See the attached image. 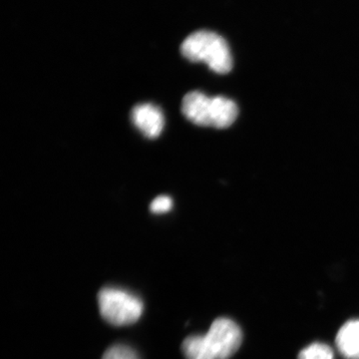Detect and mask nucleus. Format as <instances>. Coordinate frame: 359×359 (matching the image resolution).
Returning <instances> with one entry per match:
<instances>
[{
    "label": "nucleus",
    "mask_w": 359,
    "mask_h": 359,
    "mask_svg": "<svg viewBox=\"0 0 359 359\" xmlns=\"http://www.w3.org/2000/svg\"><path fill=\"white\" fill-rule=\"evenodd\" d=\"M131 119L136 128L147 138H157L164 129V115L154 104L143 103L135 106L131 112Z\"/></svg>",
    "instance_id": "39448f33"
},
{
    "label": "nucleus",
    "mask_w": 359,
    "mask_h": 359,
    "mask_svg": "<svg viewBox=\"0 0 359 359\" xmlns=\"http://www.w3.org/2000/svg\"><path fill=\"white\" fill-rule=\"evenodd\" d=\"M240 327L230 318H218L205 334L191 335L183 342L187 359H229L242 344Z\"/></svg>",
    "instance_id": "f257e3e1"
},
{
    "label": "nucleus",
    "mask_w": 359,
    "mask_h": 359,
    "mask_svg": "<svg viewBox=\"0 0 359 359\" xmlns=\"http://www.w3.org/2000/svg\"><path fill=\"white\" fill-rule=\"evenodd\" d=\"M337 349L347 359H359V320L347 321L337 335Z\"/></svg>",
    "instance_id": "423d86ee"
},
{
    "label": "nucleus",
    "mask_w": 359,
    "mask_h": 359,
    "mask_svg": "<svg viewBox=\"0 0 359 359\" xmlns=\"http://www.w3.org/2000/svg\"><path fill=\"white\" fill-rule=\"evenodd\" d=\"M182 113L198 126L224 129L237 119V104L224 96L209 97L200 91L189 92L182 102Z\"/></svg>",
    "instance_id": "f03ea898"
},
{
    "label": "nucleus",
    "mask_w": 359,
    "mask_h": 359,
    "mask_svg": "<svg viewBox=\"0 0 359 359\" xmlns=\"http://www.w3.org/2000/svg\"><path fill=\"white\" fill-rule=\"evenodd\" d=\"M181 52L191 62H205L219 74H226L233 68L230 47L215 32L202 30L193 33L184 40Z\"/></svg>",
    "instance_id": "7ed1b4c3"
},
{
    "label": "nucleus",
    "mask_w": 359,
    "mask_h": 359,
    "mask_svg": "<svg viewBox=\"0 0 359 359\" xmlns=\"http://www.w3.org/2000/svg\"><path fill=\"white\" fill-rule=\"evenodd\" d=\"M98 306L104 320L115 327H125L138 321L143 313V302L137 295L116 287H105L98 294Z\"/></svg>",
    "instance_id": "20e7f679"
},
{
    "label": "nucleus",
    "mask_w": 359,
    "mask_h": 359,
    "mask_svg": "<svg viewBox=\"0 0 359 359\" xmlns=\"http://www.w3.org/2000/svg\"><path fill=\"white\" fill-rule=\"evenodd\" d=\"M102 359H139L137 353L129 346L117 344L104 353Z\"/></svg>",
    "instance_id": "6e6552de"
},
{
    "label": "nucleus",
    "mask_w": 359,
    "mask_h": 359,
    "mask_svg": "<svg viewBox=\"0 0 359 359\" xmlns=\"http://www.w3.org/2000/svg\"><path fill=\"white\" fill-rule=\"evenodd\" d=\"M173 207V201L168 196H159L150 205L151 212L154 214H165Z\"/></svg>",
    "instance_id": "1a4fd4ad"
},
{
    "label": "nucleus",
    "mask_w": 359,
    "mask_h": 359,
    "mask_svg": "<svg viewBox=\"0 0 359 359\" xmlns=\"http://www.w3.org/2000/svg\"><path fill=\"white\" fill-rule=\"evenodd\" d=\"M299 359H334V351L327 344L316 342L302 349Z\"/></svg>",
    "instance_id": "0eeeda50"
}]
</instances>
